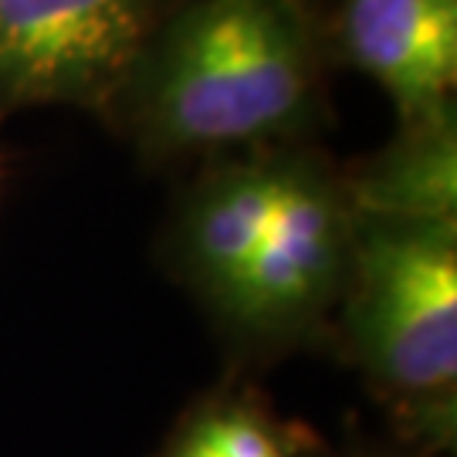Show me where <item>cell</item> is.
I'll use <instances>...</instances> for the list:
<instances>
[{
    "instance_id": "1",
    "label": "cell",
    "mask_w": 457,
    "mask_h": 457,
    "mask_svg": "<svg viewBox=\"0 0 457 457\" xmlns=\"http://www.w3.org/2000/svg\"><path fill=\"white\" fill-rule=\"evenodd\" d=\"M312 0H190L153 34L112 112L149 160L302 146L322 115Z\"/></svg>"
},
{
    "instance_id": "2",
    "label": "cell",
    "mask_w": 457,
    "mask_h": 457,
    "mask_svg": "<svg viewBox=\"0 0 457 457\" xmlns=\"http://www.w3.org/2000/svg\"><path fill=\"white\" fill-rule=\"evenodd\" d=\"M339 336L413 451L451 454L457 427V224L360 220Z\"/></svg>"
},
{
    "instance_id": "3",
    "label": "cell",
    "mask_w": 457,
    "mask_h": 457,
    "mask_svg": "<svg viewBox=\"0 0 457 457\" xmlns=\"http://www.w3.org/2000/svg\"><path fill=\"white\" fill-rule=\"evenodd\" d=\"M356 234L360 217L343 170L305 143L285 146L275 211L213 319L251 353L315 343L339 312Z\"/></svg>"
},
{
    "instance_id": "4",
    "label": "cell",
    "mask_w": 457,
    "mask_h": 457,
    "mask_svg": "<svg viewBox=\"0 0 457 457\" xmlns=\"http://www.w3.org/2000/svg\"><path fill=\"white\" fill-rule=\"evenodd\" d=\"M163 0H0V119L41 105L112 112Z\"/></svg>"
},
{
    "instance_id": "5",
    "label": "cell",
    "mask_w": 457,
    "mask_h": 457,
    "mask_svg": "<svg viewBox=\"0 0 457 457\" xmlns=\"http://www.w3.org/2000/svg\"><path fill=\"white\" fill-rule=\"evenodd\" d=\"M326 45L390 96L400 126L454 105L457 0H336Z\"/></svg>"
},
{
    "instance_id": "6",
    "label": "cell",
    "mask_w": 457,
    "mask_h": 457,
    "mask_svg": "<svg viewBox=\"0 0 457 457\" xmlns=\"http://www.w3.org/2000/svg\"><path fill=\"white\" fill-rule=\"evenodd\" d=\"M285 146L213 160L173 224V268L211 315L241 281L275 211Z\"/></svg>"
},
{
    "instance_id": "7",
    "label": "cell",
    "mask_w": 457,
    "mask_h": 457,
    "mask_svg": "<svg viewBox=\"0 0 457 457\" xmlns=\"http://www.w3.org/2000/svg\"><path fill=\"white\" fill-rule=\"evenodd\" d=\"M360 220L457 224V112L396 126L390 146L343 173Z\"/></svg>"
},
{
    "instance_id": "8",
    "label": "cell",
    "mask_w": 457,
    "mask_h": 457,
    "mask_svg": "<svg viewBox=\"0 0 457 457\" xmlns=\"http://www.w3.org/2000/svg\"><path fill=\"white\" fill-rule=\"evenodd\" d=\"M160 457H302V441L262 396L220 390L183 413Z\"/></svg>"
},
{
    "instance_id": "9",
    "label": "cell",
    "mask_w": 457,
    "mask_h": 457,
    "mask_svg": "<svg viewBox=\"0 0 457 457\" xmlns=\"http://www.w3.org/2000/svg\"><path fill=\"white\" fill-rule=\"evenodd\" d=\"M353 457H376V454H353Z\"/></svg>"
}]
</instances>
